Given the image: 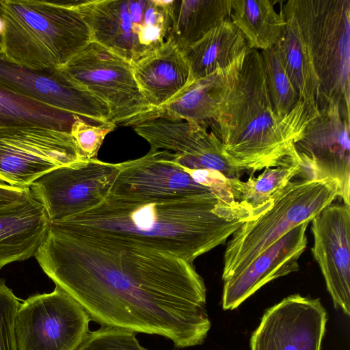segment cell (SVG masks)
I'll return each instance as SVG.
<instances>
[{"mask_svg":"<svg viewBox=\"0 0 350 350\" xmlns=\"http://www.w3.org/2000/svg\"><path fill=\"white\" fill-rule=\"evenodd\" d=\"M46 275L100 326L202 345L206 289L193 262L129 239L50 224L35 256Z\"/></svg>","mask_w":350,"mask_h":350,"instance_id":"6da1fadb","label":"cell"},{"mask_svg":"<svg viewBox=\"0 0 350 350\" xmlns=\"http://www.w3.org/2000/svg\"><path fill=\"white\" fill-rule=\"evenodd\" d=\"M245 222L213 193L154 200L109 194L98 206L55 224L129 239L193 262Z\"/></svg>","mask_w":350,"mask_h":350,"instance_id":"7a4b0ae2","label":"cell"},{"mask_svg":"<svg viewBox=\"0 0 350 350\" xmlns=\"http://www.w3.org/2000/svg\"><path fill=\"white\" fill-rule=\"evenodd\" d=\"M312 117L299 99L285 116L271 100L260 51L250 49L240 71L210 122L229 163L254 174L286 163Z\"/></svg>","mask_w":350,"mask_h":350,"instance_id":"3957f363","label":"cell"},{"mask_svg":"<svg viewBox=\"0 0 350 350\" xmlns=\"http://www.w3.org/2000/svg\"><path fill=\"white\" fill-rule=\"evenodd\" d=\"M0 53L38 71L59 70L91 41L73 1L0 0Z\"/></svg>","mask_w":350,"mask_h":350,"instance_id":"277c9868","label":"cell"},{"mask_svg":"<svg viewBox=\"0 0 350 350\" xmlns=\"http://www.w3.org/2000/svg\"><path fill=\"white\" fill-rule=\"evenodd\" d=\"M319 83V109L337 105L350 120V0H288Z\"/></svg>","mask_w":350,"mask_h":350,"instance_id":"5b68a950","label":"cell"},{"mask_svg":"<svg viewBox=\"0 0 350 350\" xmlns=\"http://www.w3.org/2000/svg\"><path fill=\"white\" fill-rule=\"evenodd\" d=\"M339 193L336 179L301 178L288 183L273 196L265 212L243 223L232 234L224 252V282L242 271L291 230L311 221Z\"/></svg>","mask_w":350,"mask_h":350,"instance_id":"8992f818","label":"cell"},{"mask_svg":"<svg viewBox=\"0 0 350 350\" xmlns=\"http://www.w3.org/2000/svg\"><path fill=\"white\" fill-rule=\"evenodd\" d=\"M172 1L85 0L73 4L94 41L130 63L167 39Z\"/></svg>","mask_w":350,"mask_h":350,"instance_id":"52a82bcc","label":"cell"},{"mask_svg":"<svg viewBox=\"0 0 350 350\" xmlns=\"http://www.w3.org/2000/svg\"><path fill=\"white\" fill-rule=\"evenodd\" d=\"M59 71L104 102L117 126L133 127L142 122L150 111L134 79L131 63L94 41Z\"/></svg>","mask_w":350,"mask_h":350,"instance_id":"ba28073f","label":"cell"},{"mask_svg":"<svg viewBox=\"0 0 350 350\" xmlns=\"http://www.w3.org/2000/svg\"><path fill=\"white\" fill-rule=\"evenodd\" d=\"M91 319L57 286L21 303L15 319L17 350H77L89 332Z\"/></svg>","mask_w":350,"mask_h":350,"instance_id":"9c48e42d","label":"cell"},{"mask_svg":"<svg viewBox=\"0 0 350 350\" xmlns=\"http://www.w3.org/2000/svg\"><path fill=\"white\" fill-rule=\"evenodd\" d=\"M82 159L70 132L41 126L0 129V180L29 187L56 168Z\"/></svg>","mask_w":350,"mask_h":350,"instance_id":"30bf717a","label":"cell"},{"mask_svg":"<svg viewBox=\"0 0 350 350\" xmlns=\"http://www.w3.org/2000/svg\"><path fill=\"white\" fill-rule=\"evenodd\" d=\"M119 170L120 163L81 160L44 174L29 189L44 207L50 224H55L103 202Z\"/></svg>","mask_w":350,"mask_h":350,"instance_id":"8fae6325","label":"cell"},{"mask_svg":"<svg viewBox=\"0 0 350 350\" xmlns=\"http://www.w3.org/2000/svg\"><path fill=\"white\" fill-rule=\"evenodd\" d=\"M350 120L342 116L337 105L319 109L301 139L295 144L304 179L332 178L340 185L339 197L350 206Z\"/></svg>","mask_w":350,"mask_h":350,"instance_id":"7c38bea8","label":"cell"},{"mask_svg":"<svg viewBox=\"0 0 350 350\" xmlns=\"http://www.w3.org/2000/svg\"><path fill=\"white\" fill-rule=\"evenodd\" d=\"M0 85L91 123L112 122L110 110L104 102L67 79L59 70H31L8 61L0 53Z\"/></svg>","mask_w":350,"mask_h":350,"instance_id":"4fadbf2b","label":"cell"},{"mask_svg":"<svg viewBox=\"0 0 350 350\" xmlns=\"http://www.w3.org/2000/svg\"><path fill=\"white\" fill-rule=\"evenodd\" d=\"M327 321L319 299L288 296L265 312L251 350H320Z\"/></svg>","mask_w":350,"mask_h":350,"instance_id":"5bb4252c","label":"cell"},{"mask_svg":"<svg viewBox=\"0 0 350 350\" xmlns=\"http://www.w3.org/2000/svg\"><path fill=\"white\" fill-rule=\"evenodd\" d=\"M210 193L178 163L175 153L150 149L142 157L120 163L109 194L154 200Z\"/></svg>","mask_w":350,"mask_h":350,"instance_id":"9a60e30c","label":"cell"},{"mask_svg":"<svg viewBox=\"0 0 350 350\" xmlns=\"http://www.w3.org/2000/svg\"><path fill=\"white\" fill-rule=\"evenodd\" d=\"M312 255L336 308L350 312V206L331 204L312 220Z\"/></svg>","mask_w":350,"mask_h":350,"instance_id":"2e32d148","label":"cell"},{"mask_svg":"<svg viewBox=\"0 0 350 350\" xmlns=\"http://www.w3.org/2000/svg\"><path fill=\"white\" fill-rule=\"evenodd\" d=\"M209 124L179 120L156 118L133 126L152 150H165L190 170H211L221 173L228 169L222 144Z\"/></svg>","mask_w":350,"mask_h":350,"instance_id":"e0dca14e","label":"cell"},{"mask_svg":"<svg viewBox=\"0 0 350 350\" xmlns=\"http://www.w3.org/2000/svg\"><path fill=\"white\" fill-rule=\"evenodd\" d=\"M310 223L305 221L291 230L242 271L224 281L223 309L237 308L267 283L297 271L299 258L307 247Z\"/></svg>","mask_w":350,"mask_h":350,"instance_id":"ac0fdd59","label":"cell"},{"mask_svg":"<svg viewBox=\"0 0 350 350\" xmlns=\"http://www.w3.org/2000/svg\"><path fill=\"white\" fill-rule=\"evenodd\" d=\"M131 66L149 112L167 103L193 80L184 51L170 37L131 62Z\"/></svg>","mask_w":350,"mask_h":350,"instance_id":"d6986e66","label":"cell"},{"mask_svg":"<svg viewBox=\"0 0 350 350\" xmlns=\"http://www.w3.org/2000/svg\"><path fill=\"white\" fill-rule=\"evenodd\" d=\"M244 57L226 68L191 80L167 103L148 112L143 122L165 118L209 124L234 82Z\"/></svg>","mask_w":350,"mask_h":350,"instance_id":"ffe728a7","label":"cell"},{"mask_svg":"<svg viewBox=\"0 0 350 350\" xmlns=\"http://www.w3.org/2000/svg\"><path fill=\"white\" fill-rule=\"evenodd\" d=\"M49 226L44 207L32 195L23 202L0 208V269L35 256Z\"/></svg>","mask_w":350,"mask_h":350,"instance_id":"44dd1931","label":"cell"},{"mask_svg":"<svg viewBox=\"0 0 350 350\" xmlns=\"http://www.w3.org/2000/svg\"><path fill=\"white\" fill-rule=\"evenodd\" d=\"M278 3L286 25L275 46L299 99L303 100L309 113L316 117L319 113V83L293 14L284 1Z\"/></svg>","mask_w":350,"mask_h":350,"instance_id":"7402d4cb","label":"cell"},{"mask_svg":"<svg viewBox=\"0 0 350 350\" xmlns=\"http://www.w3.org/2000/svg\"><path fill=\"white\" fill-rule=\"evenodd\" d=\"M250 46L230 19L209 31L184 51L192 79L206 77L243 57Z\"/></svg>","mask_w":350,"mask_h":350,"instance_id":"603a6c76","label":"cell"},{"mask_svg":"<svg viewBox=\"0 0 350 350\" xmlns=\"http://www.w3.org/2000/svg\"><path fill=\"white\" fill-rule=\"evenodd\" d=\"M231 0H172L167 37L183 51L230 19Z\"/></svg>","mask_w":350,"mask_h":350,"instance_id":"cb8c5ba5","label":"cell"},{"mask_svg":"<svg viewBox=\"0 0 350 350\" xmlns=\"http://www.w3.org/2000/svg\"><path fill=\"white\" fill-rule=\"evenodd\" d=\"M301 171L300 159L295 149L286 163L266 167L257 177L251 174L246 181L228 178V183L234 200L246 208L255 219L271 205L273 196L293 177L299 176Z\"/></svg>","mask_w":350,"mask_h":350,"instance_id":"d4e9b609","label":"cell"},{"mask_svg":"<svg viewBox=\"0 0 350 350\" xmlns=\"http://www.w3.org/2000/svg\"><path fill=\"white\" fill-rule=\"evenodd\" d=\"M271 0H231L230 20L244 36L250 49H269L279 41L286 25Z\"/></svg>","mask_w":350,"mask_h":350,"instance_id":"484cf974","label":"cell"},{"mask_svg":"<svg viewBox=\"0 0 350 350\" xmlns=\"http://www.w3.org/2000/svg\"><path fill=\"white\" fill-rule=\"evenodd\" d=\"M76 116L0 85V129L33 126L70 132Z\"/></svg>","mask_w":350,"mask_h":350,"instance_id":"4316f807","label":"cell"},{"mask_svg":"<svg viewBox=\"0 0 350 350\" xmlns=\"http://www.w3.org/2000/svg\"><path fill=\"white\" fill-rule=\"evenodd\" d=\"M269 96L275 113L288 114L297 105L299 97L281 63L275 46L260 51Z\"/></svg>","mask_w":350,"mask_h":350,"instance_id":"83f0119b","label":"cell"},{"mask_svg":"<svg viewBox=\"0 0 350 350\" xmlns=\"http://www.w3.org/2000/svg\"><path fill=\"white\" fill-rule=\"evenodd\" d=\"M77 350L150 349L140 345L134 332L113 327L100 326L96 330L89 331Z\"/></svg>","mask_w":350,"mask_h":350,"instance_id":"f1b7e54d","label":"cell"},{"mask_svg":"<svg viewBox=\"0 0 350 350\" xmlns=\"http://www.w3.org/2000/svg\"><path fill=\"white\" fill-rule=\"evenodd\" d=\"M118 126L113 122L98 124L76 116L70 134L82 160L96 158L106 135Z\"/></svg>","mask_w":350,"mask_h":350,"instance_id":"f546056e","label":"cell"},{"mask_svg":"<svg viewBox=\"0 0 350 350\" xmlns=\"http://www.w3.org/2000/svg\"><path fill=\"white\" fill-rule=\"evenodd\" d=\"M185 169L197 183L208 188L222 205L231 209L246 221L253 220L250 212L234 200L228 178L221 173L211 170Z\"/></svg>","mask_w":350,"mask_h":350,"instance_id":"4dcf8cb0","label":"cell"},{"mask_svg":"<svg viewBox=\"0 0 350 350\" xmlns=\"http://www.w3.org/2000/svg\"><path fill=\"white\" fill-rule=\"evenodd\" d=\"M21 303L5 281L0 280V350H17L14 327Z\"/></svg>","mask_w":350,"mask_h":350,"instance_id":"1f68e13d","label":"cell"},{"mask_svg":"<svg viewBox=\"0 0 350 350\" xmlns=\"http://www.w3.org/2000/svg\"><path fill=\"white\" fill-rule=\"evenodd\" d=\"M30 197L29 187H16L0 183V208L23 202Z\"/></svg>","mask_w":350,"mask_h":350,"instance_id":"d6a6232c","label":"cell"},{"mask_svg":"<svg viewBox=\"0 0 350 350\" xmlns=\"http://www.w3.org/2000/svg\"><path fill=\"white\" fill-rule=\"evenodd\" d=\"M0 24H1V22H0Z\"/></svg>","mask_w":350,"mask_h":350,"instance_id":"836d02e7","label":"cell"}]
</instances>
